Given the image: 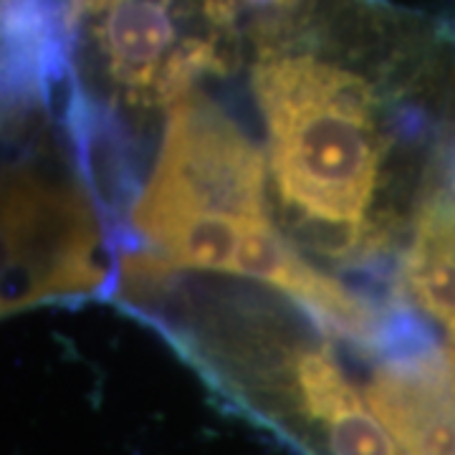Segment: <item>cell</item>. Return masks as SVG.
I'll return each instance as SVG.
<instances>
[{"label":"cell","instance_id":"1","mask_svg":"<svg viewBox=\"0 0 455 455\" xmlns=\"http://www.w3.org/2000/svg\"><path fill=\"white\" fill-rule=\"evenodd\" d=\"M253 86L281 203L334 248H355L379 167L370 84L309 53H274L256 66Z\"/></svg>","mask_w":455,"mask_h":455},{"label":"cell","instance_id":"2","mask_svg":"<svg viewBox=\"0 0 455 455\" xmlns=\"http://www.w3.org/2000/svg\"><path fill=\"white\" fill-rule=\"evenodd\" d=\"M263 180V157L235 122L185 92L132 223L175 266L233 274L245 226L268 218Z\"/></svg>","mask_w":455,"mask_h":455},{"label":"cell","instance_id":"3","mask_svg":"<svg viewBox=\"0 0 455 455\" xmlns=\"http://www.w3.org/2000/svg\"><path fill=\"white\" fill-rule=\"evenodd\" d=\"M5 299L18 311L38 299L97 289L99 233L86 200L41 180L16 178L5 193Z\"/></svg>","mask_w":455,"mask_h":455},{"label":"cell","instance_id":"4","mask_svg":"<svg viewBox=\"0 0 455 455\" xmlns=\"http://www.w3.org/2000/svg\"><path fill=\"white\" fill-rule=\"evenodd\" d=\"M233 274L253 276L289 293L322 324L359 344L387 341V329L359 296L339 281L319 274L271 226L268 218L248 223L241 235Z\"/></svg>","mask_w":455,"mask_h":455},{"label":"cell","instance_id":"5","mask_svg":"<svg viewBox=\"0 0 455 455\" xmlns=\"http://www.w3.org/2000/svg\"><path fill=\"white\" fill-rule=\"evenodd\" d=\"M175 26L160 0H116L107 8L101 44L112 76L132 94L170 101L182 84L190 49L172 53Z\"/></svg>","mask_w":455,"mask_h":455},{"label":"cell","instance_id":"6","mask_svg":"<svg viewBox=\"0 0 455 455\" xmlns=\"http://www.w3.org/2000/svg\"><path fill=\"white\" fill-rule=\"evenodd\" d=\"M296 405L324 435L331 455H403L370 405L324 349L296 359Z\"/></svg>","mask_w":455,"mask_h":455},{"label":"cell","instance_id":"7","mask_svg":"<svg viewBox=\"0 0 455 455\" xmlns=\"http://www.w3.org/2000/svg\"><path fill=\"white\" fill-rule=\"evenodd\" d=\"M403 283L415 307L440 326L455 319V196L435 193L415 218Z\"/></svg>","mask_w":455,"mask_h":455},{"label":"cell","instance_id":"8","mask_svg":"<svg viewBox=\"0 0 455 455\" xmlns=\"http://www.w3.org/2000/svg\"><path fill=\"white\" fill-rule=\"evenodd\" d=\"M253 3H276V5H289L293 0H253Z\"/></svg>","mask_w":455,"mask_h":455}]
</instances>
